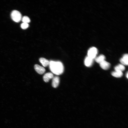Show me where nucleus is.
<instances>
[{"instance_id": "6", "label": "nucleus", "mask_w": 128, "mask_h": 128, "mask_svg": "<svg viewBox=\"0 0 128 128\" xmlns=\"http://www.w3.org/2000/svg\"><path fill=\"white\" fill-rule=\"evenodd\" d=\"M59 78L58 76L53 77L52 80V85L54 88H56L59 85Z\"/></svg>"}, {"instance_id": "9", "label": "nucleus", "mask_w": 128, "mask_h": 128, "mask_svg": "<svg viewBox=\"0 0 128 128\" xmlns=\"http://www.w3.org/2000/svg\"><path fill=\"white\" fill-rule=\"evenodd\" d=\"M128 55L127 54H125L123 55V58L120 59V62L123 64L125 65H128Z\"/></svg>"}, {"instance_id": "14", "label": "nucleus", "mask_w": 128, "mask_h": 128, "mask_svg": "<svg viewBox=\"0 0 128 128\" xmlns=\"http://www.w3.org/2000/svg\"><path fill=\"white\" fill-rule=\"evenodd\" d=\"M22 21L23 23H28L30 22V20L28 17L25 16L23 17L22 18Z\"/></svg>"}, {"instance_id": "13", "label": "nucleus", "mask_w": 128, "mask_h": 128, "mask_svg": "<svg viewBox=\"0 0 128 128\" xmlns=\"http://www.w3.org/2000/svg\"><path fill=\"white\" fill-rule=\"evenodd\" d=\"M111 75L113 76L116 78H119L123 75L122 72L121 71H114L112 72Z\"/></svg>"}, {"instance_id": "1", "label": "nucleus", "mask_w": 128, "mask_h": 128, "mask_svg": "<svg viewBox=\"0 0 128 128\" xmlns=\"http://www.w3.org/2000/svg\"><path fill=\"white\" fill-rule=\"evenodd\" d=\"M49 62V68L53 73L57 75H59L63 73L64 67L61 62L52 61Z\"/></svg>"}, {"instance_id": "12", "label": "nucleus", "mask_w": 128, "mask_h": 128, "mask_svg": "<svg viewBox=\"0 0 128 128\" xmlns=\"http://www.w3.org/2000/svg\"><path fill=\"white\" fill-rule=\"evenodd\" d=\"M125 69V68L122 64H119L114 68V69L116 71H121L122 72Z\"/></svg>"}, {"instance_id": "7", "label": "nucleus", "mask_w": 128, "mask_h": 128, "mask_svg": "<svg viewBox=\"0 0 128 128\" xmlns=\"http://www.w3.org/2000/svg\"><path fill=\"white\" fill-rule=\"evenodd\" d=\"M93 63V59L88 56L85 59L84 63L85 65L87 67H90L91 66Z\"/></svg>"}, {"instance_id": "10", "label": "nucleus", "mask_w": 128, "mask_h": 128, "mask_svg": "<svg viewBox=\"0 0 128 128\" xmlns=\"http://www.w3.org/2000/svg\"><path fill=\"white\" fill-rule=\"evenodd\" d=\"M40 63L44 67H46L49 65L50 62L49 61L44 58H41L39 59Z\"/></svg>"}, {"instance_id": "2", "label": "nucleus", "mask_w": 128, "mask_h": 128, "mask_svg": "<svg viewBox=\"0 0 128 128\" xmlns=\"http://www.w3.org/2000/svg\"><path fill=\"white\" fill-rule=\"evenodd\" d=\"M11 17L13 20L16 22H20L22 19V15L18 11L13 10L11 14Z\"/></svg>"}, {"instance_id": "4", "label": "nucleus", "mask_w": 128, "mask_h": 128, "mask_svg": "<svg viewBox=\"0 0 128 128\" xmlns=\"http://www.w3.org/2000/svg\"><path fill=\"white\" fill-rule=\"evenodd\" d=\"M34 68L37 72L40 74H43L46 70L43 67L37 64L35 65Z\"/></svg>"}, {"instance_id": "16", "label": "nucleus", "mask_w": 128, "mask_h": 128, "mask_svg": "<svg viewBox=\"0 0 128 128\" xmlns=\"http://www.w3.org/2000/svg\"><path fill=\"white\" fill-rule=\"evenodd\" d=\"M128 73L127 72V75H126V77L127 78H128Z\"/></svg>"}, {"instance_id": "11", "label": "nucleus", "mask_w": 128, "mask_h": 128, "mask_svg": "<svg viewBox=\"0 0 128 128\" xmlns=\"http://www.w3.org/2000/svg\"><path fill=\"white\" fill-rule=\"evenodd\" d=\"M105 56L103 55H101L96 58L95 59V60L96 62L100 64L105 60Z\"/></svg>"}, {"instance_id": "5", "label": "nucleus", "mask_w": 128, "mask_h": 128, "mask_svg": "<svg viewBox=\"0 0 128 128\" xmlns=\"http://www.w3.org/2000/svg\"><path fill=\"white\" fill-rule=\"evenodd\" d=\"M54 75L52 73L48 72L45 73L43 76V79L44 81L46 82H48L50 79L53 78Z\"/></svg>"}, {"instance_id": "8", "label": "nucleus", "mask_w": 128, "mask_h": 128, "mask_svg": "<svg viewBox=\"0 0 128 128\" xmlns=\"http://www.w3.org/2000/svg\"><path fill=\"white\" fill-rule=\"evenodd\" d=\"M99 64L101 67L103 69L105 70L108 69L110 68V64L109 63L105 60Z\"/></svg>"}, {"instance_id": "15", "label": "nucleus", "mask_w": 128, "mask_h": 128, "mask_svg": "<svg viewBox=\"0 0 128 128\" xmlns=\"http://www.w3.org/2000/svg\"><path fill=\"white\" fill-rule=\"evenodd\" d=\"M29 26V25L28 23H23L21 25V28L23 29H25L27 28Z\"/></svg>"}, {"instance_id": "3", "label": "nucleus", "mask_w": 128, "mask_h": 128, "mask_svg": "<svg viewBox=\"0 0 128 128\" xmlns=\"http://www.w3.org/2000/svg\"><path fill=\"white\" fill-rule=\"evenodd\" d=\"M97 52V50L96 48L95 47H91L89 49L88 51V56L93 59L96 57Z\"/></svg>"}]
</instances>
